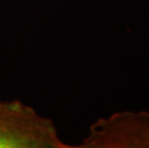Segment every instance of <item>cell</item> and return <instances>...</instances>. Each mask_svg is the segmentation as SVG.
I'll return each mask as SVG.
<instances>
[{
    "label": "cell",
    "instance_id": "obj_1",
    "mask_svg": "<svg viewBox=\"0 0 149 148\" xmlns=\"http://www.w3.org/2000/svg\"><path fill=\"white\" fill-rule=\"evenodd\" d=\"M0 148H74L54 121L19 100L0 99Z\"/></svg>",
    "mask_w": 149,
    "mask_h": 148
},
{
    "label": "cell",
    "instance_id": "obj_2",
    "mask_svg": "<svg viewBox=\"0 0 149 148\" xmlns=\"http://www.w3.org/2000/svg\"><path fill=\"white\" fill-rule=\"evenodd\" d=\"M74 148H149V113L124 111L99 118Z\"/></svg>",
    "mask_w": 149,
    "mask_h": 148
}]
</instances>
